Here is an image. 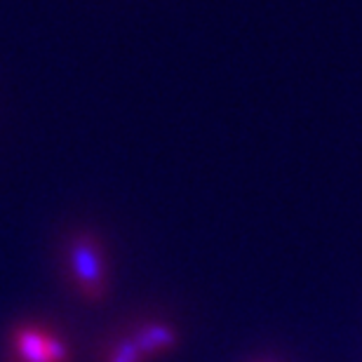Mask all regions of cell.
<instances>
[{"label":"cell","instance_id":"1","mask_svg":"<svg viewBox=\"0 0 362 362\" xmlns=\"http://www.w3.org/2000/svg\"><path fill=\"white\" fill-rule=\"evenodd\" d=\"M69 264L81 292L92 301L101 299L106 289V264L101 245L90 235L76 238L69 250Z\"/></svg>","mask_w":362,"mask_h":362},{"label":"cell","instance_id":"2","mask_svg":"<svg viewBox=\"0 0 362 362\" xmlns=\"http://www.w3.org/2000/svg\"><path fill=\"white\" fill-rule=\"evenodd\" d=\"M12 353L19 362H69L71 353L66 341L52 329L40 325H21L12 332Z\"/></svg>","mask_w":362,"mask_h":362},{"label":"cell","instance_id":"3","mask_svg":"<svg viewBox=\"0 0 362 362\" xmlns=\"http://www.w3.org/2000/svg\"><path fill=\"white\" fill-rule=\"evenodd\" d=\"M132 339L146 358L160 356L177 346V332L165 322H144L132 332Z\"/></svg>","mask_w":362,"mask_h":362},{"label":"cell","instance_id":"4","mask_svg":"<svg viewBox=\"0 0 362 362\" xmlns=\"http://www.w3.org/2000/svg\"><path fill=\"white\" fill-rule=\"evenodd\" d=\"M146 360L148 358L136 346L132 334H125L118 341H113L111 349L106 351V362H146Z\"/></svg>","mask_w":362,"mask_h":362}]
</instances>
